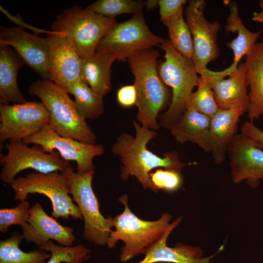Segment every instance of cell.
I'll list each match as a JSON object with an SVG mask.
<instances>
[{"label": "cell", "mask_w": 263, "mask_h": 263, "mask_svg": "<svg viewBox=\"0 0 263 263\" xmlns=\"http://www.w3.org/2000/svg\"><path fill=\"white\" fill-rule=\"evenodd\" d=\"M12 47L25 64L42 79L49 80L47 71L48 44L46 38L26 31L22 27L0 28V46Z\"/></svg>", "instance_id": "16"}, {"label": "cell", "mask_w": 263, "mask_h": 263, "mask_svg": "<svg viewBox=\"0 0 263 263\" xmlns=\"http://www.w3.org/2000/svg\"><path fill=\"white\" fill-rule=\"evenodd\" d=\"M206 5L204 0H189L184 11L193 40L192 61L199 75L207 69L208 63L215 60L220 54L217 35L221 24L218 21L207 19L204 15Z\"/></svg>", "instance_id": "11"}, {"label": "cell", "mask_w": 263, "mask_h": 263, "mask_svg": "<svg viewBox=\"0 0 263 263\" xmlns=\"http://www.w3.org/2000/svg\"><path fill=\"white\" fill-rule=\"evenodd\" d=\"M182 217L171 223L166 231L156 242L146 248L143 253L144 259L136 263H210V260L223 249L221 246L214 254L204 257L203 250L198 247H193L181 243L173 247L167 244V239L172 231L178 225Z\"/></svg>", "instance_id": "19"}, {"label": "cell", "mask_w": 263, "mask_h": 263, "mask_svg": "<svg viewBox=\"0 0 263 263\" xmlns=\"http://www.w3.org/2000/svg\"><path fill=\"white\" fill-rule=\"evenodd\" d=\"M150 178L157 191H174L178 189L182 184L180 172L171 169H157L150 173Z\"/></svg>", "instance_id": "33"}, {"label": "cell", "mask_w": 263, "mask_h": 263, "mask_svg": "<svg viewBox=\"0 0 263 263\" xmlns=\"http://www.w3.org/2000/svg\"><path fill=\"white\" fill-rule=\"evenodd\" d=\"M225 30L226 33L237 34L236 38L226 44L233 52V62L229 67L221 71H211L213 75L224 77L236 69L241 59L251 51L263 33V29L257 32H251L245 26L239 16V8L236 1L229 5V14L226 19Z\"/></svg>", "instance_id": "20"}, {"label": "cell", "mask_w": 263, "mask_h": 263, "mask_svg": "<svg viewBox=\"0 0 263 263\" xmlns=\"http://www.w3.org/2000/svg\"><path fill=\"white\" fill-rule=\"evenodd\" d=\"M66 89L74 96L78 112L86 120H96L103 113L104 96L94 91L82 79Z\"/></svg>", "instance_id": "26"}, {"label": "cell", "mask_w": 263, "mask_h": 263, "mask_svg": "<svg viewBox=\"0 0 263 263\" xmlns=\"http://www.w3.org/2000/svg\"><path fill=\"white\" fill-rule=\"evenodd\" d=\"M21 228L23 239L27 243H35L38 247L51 240L60 245L70 246L76 240L73 228L61 225L53 217L48 215L38 203L31 207L28 223Z\"/></svg>", "instance_id": "17"}, {"label": "cell", "mask_w": 263, "mask_h": 263, "mask_svg": "<svg viewBox=\"0 0 263 263\" xmlns=\"http://www.w3.org/2000/svg\"><path fill=\"white\" fill-rule=\"evenodd\" d=\"M145 1L133 0H98L86 7L103 16L115 19L123 14L143 13Z\"/></svg>", "instance_id": "29"}, {"label": "cell", "mask_w": 263, "mask_h": 263, "mask_svg": "<svg viewBox=\"0 0 263 263\" xmlns=\"http://www.w3.org/2000/svg\"><path fill=\"white\" fill-rule=\"evenodd\" d=\"M127 194L121 196L119 201L124 206V211L113 218L115 230L111 231L107 245L114 248L120 240L125 245L121 249L120 261L125 262L143 253L149 246L156 242L166 231L171 219V215L165 212L155 221L140 219L130 209Z\"/></svg>", "instance_id": "5"}, {"label": "cell", "mask_w": 263, "mask_h": 263, "mask_svg": "<svg viewBox=\"0 0 263 263\" xmlns=\"http://www.w3.org/2000/svg\"><path fill=\"white\" fill-rule=\"evenodd\" d=\"M46 38L49 80L67 89L82 79V59L67 41L64 33L50 30Z\"/></svg>", "instance_id": "14"}, {"label": "cell", "mask_w": 263, "mask_h": 263, "mask_svg": "<svg viewBox=\"0 0 263 263\" xmlns=\"http://www.w3.org/2000/svg\"><path fill=\"white\" fill-rule=\"evenodd\" d=\"M23 239L21 234L15 231L9 238L0 242V263H46L51 253L39 248L23 251L19 247Z\"/></svg>", "instance_id": "27"}, {"label": "cell", "mask_w": 263, "mask_h": 263, "mask_svg": "<svg viewBox=\"0 0 263 263\" xmlns=\"http://www.w3.org/2000/svg\"><path fill=\"white\" fill-rule=\"evenodd\" d=\"M116 60L113 55L96 51L82 59V79L94 91L105 96L112 90L111 66Z\"/></svg>", "instance_id": "25"}, {"label": "cell", "mask_w": 263, "mask_h": 263, "mask_svg": "<svg viewBox=\"0 0 263 263\" xmlns=\"http://www.w3.org/2000/svg\"><path fill=\"white\" fill-rule=\"evenodd\" d=\"M245 112L241 109H219L211 118L209 148L214 162L222 163L227 155L228 146L237 134L240 117Z\"/></svg>", "instance_id": "21"}, {"label": "cell", "mask_w": 263, "mask_h": 263, "mask_svg": "<svg viewBox=\"0 0 263 263\" xmlns=\"http://www.w3.org/2000/svg\"><path fill=\"white\" fill-rule=\"evenodd\" d=\"M135 135L123 133L116 139L111 148L112 154L118 156L122 164L121 178L127 180L130 175L135 176L145 189L157 192L150 178V172L154 169L164 168L181 171L186 164L181 161L174 151L164 153L160 157L147 149L149 142L155 138L157 132L146 128L133 121Z\"/></svg>", "instance_id": "1"}, {"label": "cell", "mask_w": 263, "mask_h": 263, "mask_svg": "<svg viewBox=\"0 0 263 263\" xmlns=\"http://www.w3.org/2000/svg\"><path fill=\"white\" fill-rule=\"evenodd\" d=\"M184 8L162 22L168 29L169 41L172 46L180 54L192 60L193 40L190 29L184 17Z\"/></svg>", "instance_id": "28"}, {"label": "cell", "mask_w": 263, "mask_h": 263, "mask_svg": "<svg viewBox=\"0 0 263 263\" xmlns=\"http://www.w3.org/2000/svg\"><path fill=\"white\" fill-rule=\"evenodd\" d=\"M25 64L12 47L0 46V104L26 102L18 83L19 72Z\"/></svg>", "instance_id": "24"}, {"label": "cell", "mask_w": 263, "mask_h": 263, "mask_svg": "<svg viewBox=\"0 0 263 263\" xmlns=\"http://www.w3.org/2000/svg\"><path fill=\"white\" fill-rule=\"evenodd\" d=\"M38 248L51 253L46 263H82L89 259L91 253L83 244L65 246L56 245L51 241Z\"/></svg>", "instance_id": "31"}, {"label": "cell", "mask_w": 263, "mask_h": 263, "mask_svg": "<svg viewBox=\"0 0 263 263\" xmlns=\"http://www.w3.org/2000/svg\"><path fill=\"white\" fill-rule=\"evenodd\" d=\"M159 56V52L152 48L138 52L127 59L134 77L136 118L142 126L153 131L159 129L158 114L169 105L171 98L169 87L158 72Z\"/></svg>", "instance_id": "2"}, {"label": "cell", "mask_w": 263, "mask_h": 263, "mask_svg": "<svg viewBox=\"0 0 263 263\" xmlns=\"http://www.w3.org/2000/svg\"><path fill=\"white\" fill-rule=\"evenodd\" d=\"M159 46L164 51L165 59L158 66V72L163 82L171 88V98L166 112L159 117V124L169 130L186 111L200 76L192 60L178 52L169 40L164 39Z\"/></svg>", "instance_id": "4"}, {"label": "cell", "mask_w": 263, "mask_h": 263, "mask_svg": "<svg viewBox=\"0 0 263 263\" xmlns=\"http://www.w3.org/2000/svg\"><path fill=\"white\" fill-rule=\"evenodd\" d=\"M5 148L7 153L1 155L0 173L1 181L10 185L20 171L31 169L37 172L48 173L54 171L64 172L73 168L56 150L45 152L38 145L29 147L22 141H8Z\"/></svg>", "instance_id": "9"}, {"label": "cell", "mask_w": 263, "mask_h": 263, "mask_svg": "<svg viewBox=\"0 0 263 263\" xmlns=\"http://www.w3.org/2000/svg\"><path fill=\"white\" fill-rule=\"evenodd\" d=\"M241 132L253 139L256 145L263 150V131L253 122H244L241 128Z\"/></svg>", "instance_id": "36"}, {"label": "cell", "mask_w": 263, "mask_h": 263, "mask_svg": "<svg viewBox=\"0 0 263 263\" xmlns=\"http://www.w3.org/2000/svg\"><path fill=\"white\" fill-rule=\"evenodd\" d=\"M186 0H159L160 21L163 22L184 7Z\"/></svg>", "instance_id": "34"}, {"label": "cell", "mask_w": 263, "mask_h": 263, "mask_svg": "<svg viewBox=\"0 0 263 263\" xmlns=\"http://www.w3.org/2000/svg\"><path fill=\"white\" fill-rule=\"evenodd\" d=\"M22 141L27 145L40 146L46 152L57 151L64 160L76 163L78 173L94 170V158L104 152V147L101 144L85 143L61 136L49 124Z\"/></svg>", "instance_id": "13"}, {"label": "cell", "mask_w": 263, "mask_h": 263, "mask_svg": "<svg viewBox=\"0 0 263 263\" xmlns=\"http://www.w3.org/2000/svg\"><path fill=\"white\" fill-rule=\"evenodd\" d=\"M31 204L27 200L21 201L14 208L0 209V231L7 232L8 228L14 225H24L28 223Z\"/></svg>", "instance_id": "32"}, {"label": "cell", "mask_w": 263, "mask_h": 263, "mask_svg": "<svg viewBox=\"0 0 263 263\" xmlns=\"http://www.w3.org/2000/svg\"><path fill=\"white\" fill-rule=\"evenodd\" d=\"M244 63L249 89L247 116L253 122L263 115V33L261 41L254 45Z\"/></svg>", "instance_id": "22"}, {"label": "cell", "mask_w": 263, "mask_h": 263, "mask_svg": "<svg viewBox=\"0 0 263 263\" xmlns=\"http://www.w3.org/2000/svg\"><path fill=\"white\" fill-rule=\"evenodd\" d=\"M252 20L255 22H263V10L259 12H254L253 13Z\"/></svg>", "instance_id": "38"}, {"label": "cell", "mask_w": 263, "mask_h": 263, "mask_svg": "<svg viewBox=\"0 0 263 263\" xmlns=\"http://www.w3.org/2000/svg\"><path fill=\"white\" fill-rule=\"evenodd\" d=\"M199 76L197 90L191 94L187 108H192L211 118L219 108L208 80L203 75Z\"/></svg>", "instance_id": "30"}, {"label": "cell", "mask_w": 263, "mask_h": 263, "mask_svg": "<svg viewBox=\"0 0 263 263\" xmlns=\"http://www.w3.org/2000/svg\"><path fill=\"white\" fill-rule=\"evenodd\" d=\"M211 118L192 108H188L169 129L175 140L183 144L190 142L210 152L209 128Z\"/></svg>", "instance_id": "23"}, {"label": "cell", "mask_w": 263, "mask_h": 263, "mask_svg": "<svg viewBox=\"0 0 263 263\" xmlns=\"http://www.w3.org/2000/svg\"><path fill=\"white\" fill-rule=\"evenodd\" d=\"M159 0H149L145 1V7L148 10H151L154 8L158 6Z\"/></svg>", "instance_id": "37"}, {"label": "cell", "mask_w": 263, "mask_h": 263, "mask_svg": "<svg viewBox=\"0 0 263 263\" xmlns=\"http://www.w3.org/2000/svg\"><path fill=\"white\" fill-rule=\"evenodd\" d=\"M117 23L115 19L75 5L56 16L51 30L63 32L70 45L84 59L95 53L99 41Z\"/></svg>", "instance_id": "6"}, {"label": "cell", "mask_w": 263, "mask_h": 263, "mask_svg": "<svg viewBox=\"0 0 263 263\" xmlns=\"http://www.w3.org/2000/svg\"><path fill=\"white\" fill-rule=\"evenodd\" d=\"M64 173L69 179L70 194L79 208L84 220V238L97 245H107L113 227V218H106L100 211L99 202L92 187L94 171L75 172L72 168Z\"/></svg>", "instance_id": "8"}, {"label": "cell", "mask_w": 263, "mask_h": 263, "mask_svg": "<svg viewBox=\"0 0 263 263\" xmlns=\"http://www.w3.org/2000/svg\"><path fill=\"white\" fill-rule=\"evenodd\" d=\"M259 5L262 10H263V0H260L259 2Z\"/></svg>", "instance_id": "39"}, {"label": "cell", "mask_w": 263, "mask_h": 263, "mask_svg": "<svg viewBox=\"0 0 263 263\" xmlns=\"http://www.w3.org/2000/svg\"><path fill=\"white\" fill-rule=\"evenodd\" d=\"M50 115L41 102L0 104V141H22L49 124Z\"/></svg>", "instance_id": "12"}, {"label": "cell", "mask_w": 263, "mask_h": 263, "mask_svg": "<svg viewBox=\"0 0 263 263\" xmlns=\"http://www.w3.org/2000/svg\"><path fill=\"white\" fill-rule=\"evenodd\" d=\"M202 75L208 80L219 109H241L247 112L249 97L244 62L226 78L212 75L207 68Z\"/></svg>", "instance_id": "18"}, {"label": "cell", "mask_w": 263, "mask_h": 263, "mask_svg": "<svg viewBox=\"0 0 263 263\" xmlns=\"http://www.w3.org/2000/svg\"><path fill=\"white\" fill-rule=\"evenodd\" d=\"M48 110L49 124L59 135L85 143L95 144L96 137L78 112L65 88L46 79H38L28 87Z\"/></svg>", "instance_id": "3"}, {"label": "cell", "mask_w": 263, "mask_h": 263, "mask_svg": "<svg viewBox=\"0 0 263 263\" xmlns=\"http://www.w3.org/2000/svg\"><path fill=\"white\" fill-rule=\"evenodd\" d=\"M164 39L150 30L141 13L115 25L99 41L96 51L124 61L138 52L160 46Z\"/></svg>", "instance_id": "10"}, {"label": "cell", "mask_w": 263, "mask_h": 263, "mask_svg": "<svg viewBox=\"0 0 263 263\" xmlns=\"http://www.w3.org/2000/svg\"><path fill=\"white\" fill-rule=\"evenodd\" d=\"M227 154L233 183L246 180L252 188L257 187L263 180V150L254 140L241 132L237 133L228 146Z\"/></svg>", "instance_id": "15"}, {"label": "cell", "mask_w": 263, "mask_h": 263, "mask_svg": "<svg viewBox=\"0 0 263 263\" xmlns=\"http://www.w3.org/2000/svg\"><path fill=\"white\" fill-rule=\"evenodd\" d=\"M116 98L119 105L125 108H129L136 105L137 92L134 84L120 88L117 91Z\"/></svg>", "instance_id": "35"}, {"label": "cell", "mask_w": 263, "mask_h": 263, "mask_svg": "<svg viewBox=\"0 0 263 263\" xmlns=\"http://www.w3.org/2000/svg\"><path fill=\"white\" fill-rule=\"evenodd\" d=\"M11 186L14 191V199L23 201L28 195L38 193L46 196L52 205V217L68 220L82 219L77 205L75 204L70 194L69 179L64 172L54 171L48 173L31 172L24 176L16 178Z\"/></svg>", "instance_id": "7"}]
</instances>
